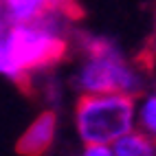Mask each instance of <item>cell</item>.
Masks as SVG:
<instances>
[{"label":"cell","mask_w":156,"mask_h":156,"mask_svg":"<svg viewBox=\"0 0 156 156\" xmlns=\"http://www.w3.org/2000/svg\"><path fill=\"white\" fill-rule=\"evenodd\" d=\"M112 156H156V139L147 132H126L117 139Z\"/></svg>","instance_id":"obj_6"},{"label":"cell","mask_w":156,"mask_h":156,"mask_svg":"<svg viewBox=\"0 0 156 156\" xmlns=\"http://www.w3.org/2000/svg\"><path fill=\"white\" fill-rule=\"evenodd\" d=\"M139 64L145 66L147 70H152V66H156V35L147 42V46H145V51L139 55Z\"/></svg>","instance_id":"obj_8"},{"label":"cell","mask_w":156,"mask_h":156,"mask_svg":"<svg viewBox=\"0 0 156 156\" xmlns=\"http://www.w3.org/2000/svg\"><path fill=\"white\" fill-rule=\"evenodd\" d=\"M136 92H86L77 101V128L86 145H108L132 128Z\"/></svg>","instance_id":"obj_2"},{"label":"cell","mask_w":156,"mask_h":156,"mask_svg":"<svg viewBox=\"0 0 156 156\" xmlns=\"http://www.w3.org/2000/svg\"><path fill=\"white\" fill-rule=\"evenodd\" d=\"M84 156H112L108 147H103V145H88Z\"/></svg>","instance_id":"obj_9"},{"label":"cell","mask_w":156,"mask_h":156,"mask_svg":"<svg viewBox=\"0 0 156 156\" xmlns=\"http://www.w3.org/2000/svg\"><path fill=\"white\" fill-rule=\"evenodd\" d=\"M55 126H57V117L53 110L42 112L40 117L27 128V132L18 139L16 143V152L20 156H44L46 150L51 147L55 136Z\"/></svg>","instance_id":"obj_5"},{"label":"cell","mask_w":156,"mask_h":156,"mask_svg":"<svg viewBox=\"0 0 156 156\" xmlns=\"http://www.w3.org/2000/svg\"><path fill=\"white\" fill-rule=\"evenodd\" d=\"M86 48L90 62L79 77L86 92H134L136 79L110 42L88 40Z\"/></svg>","instance_id":"obj_3"},{"label":"cell","mask_w":156,"mask_h":156,"mask_svg":"<svg viewBox=\"0 0 156 156\" xmlns=\"http://www.w3.org/2000/svg\"><path fill=\"white\" fill-rule=\"evenodd\" d=\"M141 128L150 134V136L156 139V95L150 97L143 106V112H141Z\"/></svg>","instance_id":"obj_7"},{"label":"cell","mask_w":156,"mask_h":156,"mask_svg":"<svg viewBox=\"0 0 156 156\" xmlns=\"http://www.w3.org/2000/svg\"><path fill=\"white\" fill-rule=\"evenodd\" d=\"M2 2L9 18L22 24H37L53 13H62L70 20L84 18V9L77 0H2Z\"/></svg>","instance_id":"obj_4"},{"label":"cell","mask_w":156,"mask_h":156,"mask_svg":"<svg viewBox=\"0 0 156 156\" xmlns=\"http://www.w3.org/2000/svg\"><path fill=\"white\" fill-rule=\"evenodd\" d=\"M0 40H2V27H0Z\"/></svg>","instance_id":"obj_10"},{"label":"cell","mask_w":156,"mask_h":156,"mask_svg":"<svg viewBox=\"0 0 156 156\" xmlns=\"http://www.w3.org/2000/svg\"><path fill=\"white\" fill-rule=\"evenodd\" d=\"M66 53L68 44L44 27L13 22L7 37L0 40V73L13 77L24 90H29L31 73L57 64Z\"/></svg>","instance_id":"obj_1"}]
</instances>
